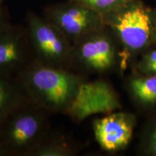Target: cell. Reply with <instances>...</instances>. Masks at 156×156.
Segmentation results:
<instances>
[{
  "label": "cell",
  "mask_w": 156,
  "mask_h": 156,
  "mask_svg": "<svg viewBox=\"0 0 156 156\" xmlns=\"http://www.w3.org/2000/svg\"><path fill=\"white\" fill-rule=\"evenodd\" d=\"M17 77L29 100L49 114L69 112L87 86L86 76L35 59Z\"/></svg>",
  "instance_id": "1"
},
{
  "label": "cell",
  "mask_w": 156,
  "mask_h": 156,
  "mask_svg": "<svg viewBox=\"0 0 156 156\" xmlns=\"http://www.w3.org/2000/svg\"><path fill=\"white\" fill-rule=\"evenodd\" d=\"M49 113L31 101L23 105L0 126V139L10 156H29L50 131Z\"/></svg>",
  "instance_id": "2"
},
{
  "label": "cell",
  "mask_w": 156,
  "mask_h": 156,
  "mask_svg": "<svg viewBox=\"0 0 156 156\" xmlns=\"http://www.w3.org/2000/svg\"><path fill=\"white\" fill-rule=\"evenodd\" d=\"M26 28L34 59L69 69L73 44L53 23L34 12L27 14Z\"/></svg>",
  "instance_id": "3"
},
{
  "label": "cell",
  "mask_w": 156,
  "mask_h": 156,
  "mask_svg": "<svg viewBox=\"0 0 156 156\" xmlns=\"http://www.w3.org/2000/svg\"><path fill=\"white\" fill-rule=\"evenodd\" d=\"M119 56L114 39L103 27L73 43L69 69L85 76L106 73L116 67Z\"/></svg>",
  "instance_id": "4"
},
{
  "label": "cell",
  "mask_w": 156,
  "mask_h": 156,
  "mask_svg": "<svg viewBox=\"0 0 156 156\" xmlns=\"http://www.w3.org/2000/svg\"><path fill=\"white\" fill-rule=\"evenodd\" d=\"M102 17L105 26L112 29L126 49H141L151 38V15L141 4L133 0H127Z\"/></svg>",
  "instance_id": "5"
},
{
  "label": "cell",
  "mask_w": 156,
  "mask_h": 156,
  "mask_svg": "<svg viewBox=\"0 0 156 156\" xmlns=\"http://www.w3.org/2000/svg\"><path fill=\"white\" fill-rule=\"evenodd\" d=\"M44 16L72 44L82 36L105 26L101 15L69 0L48 5L44 9Z\"/></svg>",
  "instance_id": "6"
},
{
  "label": "cell",
  "mask_w": 156,
  "mask_h": 156,
  "mask_svg": "<svg viewBox=\"0 0 156 156\" xmlns=\"http://www.w3.org/2000/svg\"><path fill=\"white\" fill-rule=\"evenodd\" d=\"M33 59L26 28L12 23L0 34V76L17 77Z\"/></svg>",
  "instance_id": "7"
},
{
  "label": "cell",
  "mask_w": 156,
  "mask_h": 156,
  "mask_svg": "<svg viewBox=\"0 0 156 156\" xmlns=\"http://www.w3.org/2000/svg\"><path fill=\"white\" fill-rule=\"evenodd\" d=\"M133 127V118L124 112L110 114L93 123L95 140L103 150L108 152L126 147L132 139Z\"/></svg>",
  "instance_id": "8"
},
{
  "label": "cell",
  "mask_w": 156,
  "mask_h": 156,
  "mask_svg": "<svg viewBox=\"0 0 156 156\" xmlns=\"http://www.w3.org/2000/svg\"><path fill=\"white\" fill-rule=\"evenodd\" d=\"M29 101L18 78L0 76V126L12 113Z\"/></svg>",
  "instance_id": "9"
},
{
  "label": "cell",
  "mask_w": 156,
  "mask_h": 156,
  "mask_svg": "<svg viewBox=\"0 0 156 156\" xmlns=\"http://www.w3.org/2000/svg\"><path fill=\"white\" fill-rule=\"evenodd\" d=\"M79 147L67 136L51 130L29 156H73Z\"/></svg>",
  "instance_id": "10"
},
{
  "label": "cell",
  "mask_w": 156,
  "mask_h": 156,
  "mask_svg": "<svg viewBox=\"0 0 156 156\" xmlns=\"http://www.w3.org/2000/svg\"><path fill=\"white\" fill-rule=\"evenodd\" d=\"M129 87L132 94L137 100L148 103L156 101V75L132 78Z\"/></svg>",
  "instance_id": "11"
},
{
  "label": "cell",
  "mask_w": 156,
  "mask_h": 156,
  "mask_svg": "<svg viewBox=\"0 0 156 156\" xmlns=\"http://www.w3.org/2000/svg\"><path fill=\"white\" fill-rule=\"evenodd\" d=\"M80 4L87 8L98 13L101 16L110 12L127 0H69Z\"/></svg>",
  "instance_id": "12"
},
{
  "label": "cell",
  "mask_w": 156,
  "mask_h": 156,
  "mask_svg": "<svg viewBox=\"0 0 156 156\" xmlns=\"http://www.w3.org/2000/svg\"><path fill=\"white\" fill-rule=\"evenodd\" d=\"M11 25L12 23L8 10L3 4H0V34Z\"/></svg>",
  "instance_id": "13"
},
{
  "label": "cell",
  "mask_w": 156,
  "mask_h": 156,
  "mask_svg": "<svg viewBox=\"0 0 156 156\" xmlns=\"http://www.w3.org/2000/svg\"><path fill=\"white\" fill-rule=\"evenodd\" d=\"M144 66L147 71L155 73L156 75V50L152 51L147 56Z\"/></svg>",
  "instance_id": "14"
},
{
  "label": "cell",
  "mask_w": 156,
  "mask_h": 156,
  "mask_svg": "<svg viewBox=\"0 0 156 156\" xmlns=\"http://www.w3.org/2000/svg\"><path fill=\"white\" fill-rule=\"evenodd\" d=\"M0 156H10L8 151L4 145L3 142H2L1 139H0Z\"/></svg>",
  "instance_id": "15"
},
{
  "label": "cell",
  "mask_w": 156,
  "mask_h": 156,
  "mask_svg": "<svg viewBox=\"0 0 156 156\" xmlns=\"http://www.w3.org/2000/svg\"><path fill=\"white\" fill-rule=\"evenodd\" d=\"M152 149L154 153L156 154V129L152 136Z\"/></svg>",
  "instance_id": "16"
},
{
  "label": "cell",
  "mask_w": 156,
  "mask_h": 156,
  "mask_svg": "<svg viewBox=\"0 0 156 156\" xmlns=\"http://www.w3.org/2000/svg\"><path fill=\"white\" fill-rule=\"evenodd\" d=\"M5 1V0H0V4H3V2Z\"/></svg>",
  "instance_id": "17"
}]
</instances>
